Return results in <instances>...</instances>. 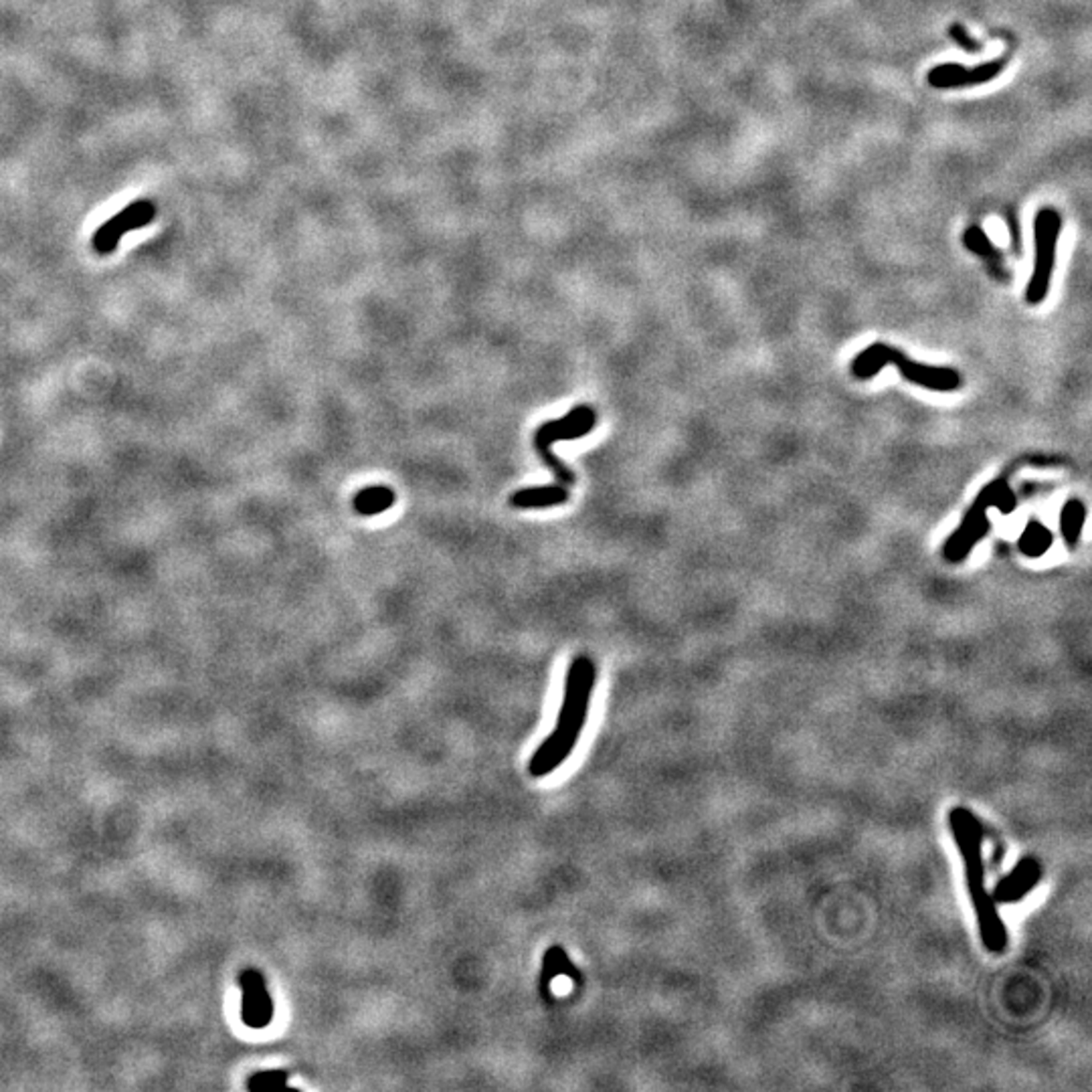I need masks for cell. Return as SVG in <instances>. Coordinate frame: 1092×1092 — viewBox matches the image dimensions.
Instances as JSON below:
<instances>
[{
  "label": "cell",
  "mask_w": 1092,
  "mask_h": 1092,
  "mask_svg": "<svg viewBox=\"0 0 1092 1092\" xmlns=\"http://www.w3.org/2000/svg\"><path fill=\"white\" fill-rule=\"evenodd\" d=\"M597 670L589 656H577L567 671L565 698L554 730L530 757L528 773L532 777H546L561 767L577 746L585 729L591 696L595 690Z\"/></svg>",
  "instance_id": "obj_1"
},
{
  "label": "cell",
  "mask_w": 1092,
  "mask_h": 1092,
  "mask_svg": "<svg viewBox=\"0 0 1092 1092\" xmlns=\"http://www.w3.org/2000/svg\"><path fill=\"white\" fill-rule=\"evenodd\" d=\"M949 828L965 864V876H967V888L977 926H980L981 943L989 953L999 955L1008 947V931L999 917L996 900L989 894L985 884L983 828L977 816L967 807H953L949 811Z\"/></svg>",
  "instance_id": "obj_2"
},
{
  "label": "cell",
  "mask_w": 1092,
  "mask_h": 1092,
  "mask_svg": "<svg viewBox=\"0 0 1092 1092\" xmlns=\"http://www.w3.org/2000/svg\"><path fill=\"white\" fill-rule=\"evenodd\" d=\"M884 366L898 368L900 375H903L908 383L919 385V387L929 389V391L951 392V391H957L963 385V378L955 371V368L929 366V364H922V362H914L898 348H894L891 345H882V342H876V345L868 347L866 350H862L858 354L852 362V373H854V376L866 380V378H872V376L878 375Z\"/></svg>",
  "instance_id": "obj_3"
},
{
  "label": "cell",
  "mask_w": 1092,
  "mask_h": 1092,
  "mask_svg": "<svg viewBox=\"0 0 1092 1092\" xmlns=\"http://www.w3.org/2000/svg\"><path fill=\"white\" fill-rule=\"evenodd\" d=\"M994 506H997L999 510L1006 514L1013 510L1015 498L1006 480L992 481V484L985 486L980 496L975 498L969 512L965 514L961 526L945 542L943 554L949 563H961L963 558H967V554L973 551V546L987 535L989 532L987 510Z\"/></svg>",
  "instance_id": "obj_4"
},
{
  "label": "cell",
  "mask_w": 1092,
  "mask_h": 1092,
  "mask_svg": "<svg viewBox=\"0 0 1092 1092\" xmlns=\"http://www.w3.org/2000/svg\"><path fill=\"white\" fill-rule=\"evenodd\" d=\"M595 423H597L595 409L589 407V405H579V407L570 409L565 417L554 419V421H549V423H542L537 429V435H535L537 453H539L540 460L553 469V474H554L558 484L573 486L577 478L553 453L551 446L556 441H570V439H581V437L589 435L591 431L595 429Z\"/></svg>",
  "instance_id": "obj_5"
},
{
  "label": "cell",
  "mask_w": 1092,
  "mask_h": 1092,
  "mask_svg": "<svg viewBox=\"0 0 1092 1092\" xmlns=\"http://www.w3.org/2000/svg\"><path fill=\"white\" fill-rule=\"evenodd\" d=\"M1060 229L1062 219L1056 209L1046 207L1038 211L1034 221V245H1036L1034 273L1030 277V284L1026 288V302L1032 303V306L1042 303L1050 291Z\"/></svg>",
  "instance_id": "obj_6"
},
{
  "label": "cell",
  "mask_w": 1092,
  "mask_h": 1092,
  "mask_svg": "<svg viewBox=\"0 0 1092 1092\" xmlns=\"http://www.w3.org/2000/svg\"><path fill=\"white\" fill-rule=\"evenodd\" d=\"M156 217V205L148 199H140L134 200L130 207H125L124 211H120L118 214H113V217L101 225L96 235H94V249L99 253V256H110V253L116 251V247L120 245L122 237L134 231V229H142L146 225H150Z\"/></svg>",
  "instance_id": "obj_7"
},
{
  "label": "cell",
  "mask_w": 1092,
  "mask_h": 1092,
  "mask_svg": "<svg viewBox=\"0 0 1092 1092\" xmlns=\"http://www.w3.org/2000/svg\"><path fill=\"white\" fill-rule=\"evenodd\" d=\"M1008 66V57H1001L997 61L983 63L980 67H965L959 63H943L929 71V83L937 90H955V87H971L983 85L987 81L996 80L997 75Z\"/></svg>",
  "instance_id": "obj_8"
},
{
  "label": "cell",
  "mask_w": 1092,
  "mask_h": 1092,
  "mask_svg": "<svg viewBox=\"0 0 1092 1092\" xmlns=\"http://www.w3.org/2000/svg\"><path fill=\"white\" fill-rule=\"evenodd\" d=\"M239 983L243 989V1006H241L243 1024L253 1030H263L273 1020V1001L265 987L263 975L258 969H247L241 973Z\"/></svg>",
  "instance_id": "obj_9"
},
{
  "label": "cell",
  "mask_w": 1092,
  "mask_h": 1092,
  "mask_svg": "<svg viewBox=\"0 0 1092 1092\" xmlns=\"http://www.w3.org/2000/svg\"><path fill=\"white\" fill-rule=\"evenodd\" d=\"M1042 878V864L1034 856L1022 858L1010 874L996 884L992 898L996 905H1015L1030 894Z\"/></svg>",
  "instance_id": "obj_10"
},
{
  "label": "cell",
  "mask_w": 1092,
  "mask_h": 1092,
  "mask_svg": "<svg viewBox=\"0 0 1092 1092\" xmlns=\"http://www.w3.org/2000/svg\"><path fill=\"white\" fill-rule=\"evenodd\" d=\"M568 502V490L563 484L554 486H537V488H523L516 490L508 504L516 510H532V508H551L563 506Z\"/></svg>",
  "instance_id": "obj_11"
},
{
  "label": "cell",
  "mask_w": 1092,
  "mask_h": 1092,
  "mask_svg": "<svg viewBox=\"0 0 1092 1092\" xmlns=\"http://www.w3.org/2000/svg\"><path fill=\"white\" fill-rule=\"evenodd\" d=\"M963 241H965V245H967L969 251H973L975 256H980V258H983L987 261V265H989V268H992L994 275H997L1001 279L1008 277L1006 273H1003V258H1001L999 249H996L992 245V241H989V237L981 231L980 227H969L967 231H965V235H963Z\"/></svg>",
  "instance_id": "obj_12"
},
{
  "label": "cell",
  "mask_w": 1092,
  "mask_h": 1092,
  "mask_svg": "<svg viewBox=\"0 0 1092 1092\" xmlns=\"http://www.w3.org/2000/svg\"><path fill=\"white\" fill-rule=\"evenodd\" d=\"M395 500H397V496L391 488L371 486V488L361 490L357 496H354V510H357L359 514H364V516L383 514L389 510L392 504H395Z\"/></svg>",
  "instance_id": "obj_13"
},
{
  "label": "cell",
  "mask_w": 1092,
  "mask_h": 1092,
  "mask_svg": "<svg viewBox=\"0 0 1092 1092\" xmlns=\"http://www.w3.org/2000/svg\"><path fill=\"white\" fill-rule=\"evenodd\" d=\"M1086 520V506L1081 500H1069L1060 512V532L1069 549H1076L1083 537Z\"/></svg>",
  "instance_id": "obj_14"
},
{
  "label": "cell",
  "mask_w": 1092,
  "mask_h": 1092,
  "mask_svg": "<svg viewBox=\"0 0 1092 1092\" xmlns=\"http://www.w3.org/2000/svg\"><path fill=\"white\" fill-rule=\"evenodd\" d=\"M558 975H568V977H573V980H579V971L573 967V965H570L565 949L561 945H554L546 951L544 963H542L540 987H542L544 996L551 994V981Z\"/></svg>",
  "instance_id": "obj_15"
},
{
  "label": "cell",
  "mask_w": 1092,
  "mask_h": 1092,
  "mask_svg": "<svg viewBox=\"0 0 1092 1092\" xmlns=\"http://www.w3.org/2000/svg\"><path fill=\"white\" fill-rule=\"evenodd\" d=\"M1018 546L1026 556H1030V558L1042 556L1044 553H1048V549L1052 546V532L1044 524H1040L1038 520H1032L1030 524H1026V530L1022 532Z\"/></svg>",
  "instance_id": "obj_16"
},
{
  "label": "cell",
  "mask_w": 1092,
  "mask_h": 1092,
  "mask_svg": "<svg viewBox=\"0 0 1092 1092\" xmlns=\"http://www.w3.org/2000/svg\"><path fill=\"white\" fill-rule=\"evenodd\" d=\"M949 35H951V39H953L963 51H969V53H975V51L981 49V43L977 41V39H973V37L969 35V31L965 29L961 22H953V24H951V27H949Z\"/></svg>",
  "instance_id": "obj_17"
}]
</instances>
